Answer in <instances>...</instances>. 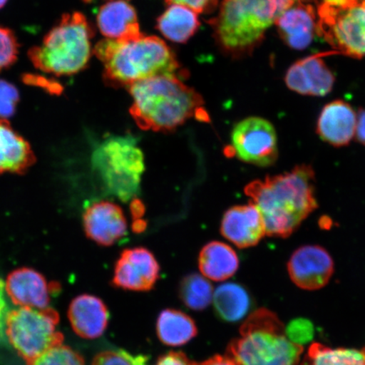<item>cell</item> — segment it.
Masks as SVG:
<instances>
[{"instance_id": "6da1fadb", "label": "cell", "mask_w": 365, "mask_h": 365, "mask_svg": "<svg viewBox=\"0 0 365 365\" xmlns=\"http://www.w3.org/2000/svg\"><path fill=\"white\" fill-rule=\"evenodd\" d=\"M314 182L312 167L302 164L246 185L245 193L262 213L267 235L287 238L318 207Z\"/></svg>"}, {"instance_id": "7a4b0ae2", "label": "cell", "mask_w": 365, "mask_h": 365, "mask_svg": "<svg viewBox=\"0 0 365 365\" xmlns=\"http://www.w3.org/2000/svg\"><path fill=\"white\" fill-rule=\"evenodd\" d=\"M132 118L140 129L170 132L191 118H208L203 98L175 76H158L130 86Z\"/></svg>"}, {"instance_id": "3957f363", "label": "cell", "mask_w": 365, "mask_h": 365, "mask_svg": "<svg viewBox=\"0 0 365 365\" xmlns=\"http://www.w3.org/2000/svg\"><path fill=\"white\" fill-rule=\"evenodd\" d=\"M103 63V81L113 88L130 86L158 76H181L179 61L168 46L155 36L125 40L105 39L93 50Z\"/></svg>"}, {"instance_id": "277c9868", "label": "cell", "mask_w": 365, "mask_h": 365, "mask_svg": "<svg viewBox=\"0 0 365 365\" xmlns=\"http://www.w3.org/2000/svg\"><path fill=\"white\" fill-rule=\"evenodd\" d=\"M298 0H223L211 21L217 43L232 58L249 56L266 31Z\"/></svg>"}, {"instance_id": "5b68a950", "label": "cell", "mask_w": 365, "mask_h": 365, "mask_svg": "<svg viewBox=\"0 0 365 365\" xmlns=\"http://www.w3.org/2000/svg\"><path fill=\"white\" fill-rule=\"evenodd\" d=\"M303 352V346L287 336L277 314L262 308L245 319L227 355L239 365H298Z\"/></svg>"}, {"instance_id": "8992f818", "label": "cell", "mask_w": 365, "mask_h": 365, "mask_svg": "<svg viewBox=\"0 0 365 365\" xmlns=\"http://www.w3.org/2000/svg\"><path fill=\"white\" fill-rule=\"evenodd\" d=\"M94 31L83 14L67 13L31 48L29 57L35 68L56 76H72L88 66Z\"/></svg>"}, {"instance_id": "52a82bcc", "label": "cell", "mask_w": 365, "mask_h": 365, "mask_svg": "<svg viewBox=\"0 0 365 365\" xmlns=\"http://www.w3.org/2000/svg\"><path fill=\"white\" fill-rule=\"evenodd\" d=\"M91 163L109 194L124 202L139 194L145 161L133 137H109L95 149Z\"/></svg>"}, {"instance_id": "ba28073f", "label": "cell", "mask_w": 365, "mask_h": 365, "mask_svg": "<svg viewBox=\"0 0 365 365\" xmlns=\"http://www.w3.org/2000/svg\"><path fill=\"white\" fill-rule=\"evenodd\" d=\"M317 33L337 53L365 57V1L321 0L317 8Z\"/></svg>"}, {"instance_id": "9c48e42d", "label": "cell", "mask_w": 365, "mask_h": 365, "mask_svg": "<svg viewBox=\"0 0 365 365\" xmlns=\"http://www.w3.org/2000/svg\"><path fill=\"white\" fill-rule=\"evenodd\" d=\"M58 314L52 309L20 307L8 314L6 335L27 362L63 342L58 331Z\"/></svg>"}, {"instance_id": "30bf717a", "label": "cell", "mask_w": 365, "mask_h": 365, "mask_svg": "<svg viewBox=\"0 0 365 365\" xmlns=\"http://www.w3.org/2000/svg\"><path fill=\"white\" fill-rule=\"evenodd\" d=\"M232 148L241 161L269 167L278 158L277 137L271 122L261 117L245 118L232 132Z\"/></svg>"}, {"instance_id": "8fae6325", "label": "cell", "mask_w": 365, "mask_h": 365, "mask_svg": "<svg viewBox=\"0 0 365 365\" xmlns=\"http://www.w3.org/2000/svg\"><path fill=\"white\" fill-rule=\"evenodd\" d=\"M287 272L292 282L299 289L318 290L329 282L334 272V262L322 246L304 245L291 255Z\"/></svg>"}, {"instance_id": "7c38bea8", "label": "cell", "mask_w": 365, "mask_h": 365, "mask_svg": "<svg viewBox=\"0 0 365 365\" xmlns=\"http://www.w3.org/2000/svg\"><path fill=\"white\" fill-rule=\"evenodd\" d=\"M159 273V264L150 250L127 249L116 262L112 284L123 290L147 292L156 284Z\"/></svg>"}, {"instance_id": "4fadbf2b", "label": "cell", "mask_w": 365, "mask_h": 365, "mask_svg": "<svg viewBox=\"0 0 365 365\" xmlns=\"http://www.w3.org/2000/svg\"><path fill=\"white\" fill-rule=\"evenodd\" d=\"M332 54L337 53H319L293 63L285 76L287 88L296 93L312 97H324L330 93L335 76L324 58Z\"/></svg>"}, {"instance_id": "5bb4252c", "label": "cell", "mask_w": 365, "mask_h": 365, "mask_svg": "<svg viewBox=\"0 0 365 365\" xmlns=\"http://www.w3.org/2000/svg\"><path fill=\"white\" fill-rule=\"evenodd\" d=\"M86 236L103 246L115 244L126 235L127 221L118 205L110 202L91 204L83 214Z\"/></svg>"}, {"instance_id": "9a60e30c", "label": "cell", "mask_w": 365, "mask_h": 365, "mask_svg": "<svg viewBox=\"0 0 365 365\" xmlns=\"http://www.w3.org/2000/svg\"><path fill=\"white\" fill-rule=\"evenodd\" d=\"M221 232L237 247L245 249L257 245L266 235V228L262 213L250 202L227 210L222 218Z\"/></svg>"}, {"instance_id": "2e32d148", "label": "cell", "mask_w": 365, "mask_h": 365, "mask_svg": "<svg viewBox=\"0 0 365 365\" xmlns=\"http://www.w3.org/2000/svg\"><path fill=\"white\" fill-rule=\"evenodd\" d=\"M6 287L14 304L36 309L48 308L50 295L59 290L58 284H48L42 274L26 267L9 274Z\"/></svg>"}, {"instance_id": "e0dca14e", "label": "cell", "mask_w": 365, "mask_h": 365, "mask_svg": "<svg viewBox=\"0 0 365 365\" xmlns=\"http://www.w3.org/2000/svg\"><path fill=\"white\" fill-rule=\"evenodd\" d=\"M357 114L348 103L335 100L319 113L317 132L321 139L333 147L349 145L355 136Z\"/></svg>"}, {"instance_id": "ac0fdd59", "label": "cell", "mask_w": 365, "mask_h": 365, "mask_svg": "<svg viewBox=\"0 0 365 365\" xmlns=\"http://www.w3.org/2000/svg\"><path fill=\"white\" fill-rule=\"evenodd\" d=\"M275 25L289 47L303 50L317 33V15L312 4L298 1L282 14Z\"/></svg>"}, {"instance_id": "d6986e66", "label": "cell", "mask_w": 365, "mask_h": 365, "mask_svg": "<svg viewBox=\"0 0 365 365\" xmlns=\"http://www.w3.org/2000/svg\"><path fill=\"white\" fill-rule=\"evenodd\" d=\"M73 330L86 339L101 336L108 325V310L101 299L83 294L72 301L68 312Z\"/></svg>"}, {"instance_id": "ffe728a7", "label": "cell", "mask_w": 365, "mask_h": 365, "mask_svg": "<svg viewBox=\"0 0 365 365\" xmlns=\"http://www.w3.org/2000/svg\"><path fill=\"white\" fill-rule=\"evenodd\" d=\"M98 26L108 39L125 40L141 35L135 8L125 0H111L100 8Z\"/></svg>"}, {"instance_id": "44dd1931", "label": "cell", "mask_w": 365, "mask_h": 365, "mask_svg": "<svg viewBox=\"0 0 365 365\" xmlns=\"http://www.w3.org/2000/svg\"><path fill=\"white\" fill-rule=\"evenodd\" d=\"M34 163L35 155L29 143L7 120L0 118V173H23Z\"/></svg>"}, {"instance_id": "7402d4cb", "label": "cell", "mask_w": 365, "mask_h": 365, "mask_svg": "<svg viewBox=\"0 0 365 365\" xmlns=\"http://www.w3.org/2000/svg\"><path fill=\"white\" fill-rule=\"evenodd\" d=\"M239 267L238 255L230 245L222 242H210L200 251V271L210 280L225 281L235 275Z\"/></svg>"}, {"instance_id": "603a6c76", "label": "cell", "mask_w": 365, "mask_h": 365, "mask_svg": "<svg viewBox=\"0 0 365 365\" xmlns=\"http://www.w3.org/2000/svg\"><path fill=\"white\" fill-rule=\"evenodd\" d=\"M200 26L197 13L190 8L170 4L157 21V29L165 38L175 43H185Z\"/></svg>"}, {"instance_id": "cb8c5ba5", "label": "cell", "mask_w": 365, "mask_h": 365, "mask_svg": "<svg viewBox=\"0 0 365 365\" xmlns=\"http://www.w3.org/2000/svg\"><path fill=\"white\" fill-rule=\"evenodd\" d=\"M197 331L194 319L180 310L164 309L158 318L157 335L164 345H185L195 339Z\"/></svg>"}, {"instance_id": "d4e9b609", "label": "cell", "mask_w": 365, "mask_h": 365, "mask_svg": "<svg viewBox=\"0 0 365 365\" xmlns=\"http://www.w3.org/2000/svg\"><path fill=\"white\" fill-rule=\"evenodd\" d=\"M212 302L217 317L227 322L240 321L251 307L248 292L232 282L219 286L214 291Z\"/></svg>"}, {"instance_id": "484cf974", "label": "cell", "mask_w": 365, "mask_h": 365, "mask_svg": "<svg viewBox=\"0 0 365 365\" xmlns=\"http://www.w3.org/2000/svg\"><path fill=\"white\" fill-rule=\"evenodd\" d=\"M301 365H365L362 351L331 349L314 342L309 346Z\"/></svg>"}, {"instance_id": "4316f807", "label": "cell", "mask_w": 365, "mask_h": 365, "mask_svg": "<svg viewBox=\"0 0 365 365\" xmlns=\"http://www.w3.org/2000/svg\"><path fill=\"white\" fill-rule=\"evenodd\" d=\"M180 298L187 308L202 312L212 302L213 287L207 278L192 273L182 278L179 289Z\"/></svg>"}, {"instance_id": "83f0119b", "label": "cell", "mask_w": 365, "mask_h": 365, "mask_svg": "<svg viewBox=\"0 0 365 365\" xmlns=\"http://www.w3.org/2000/svg\"><path fill=\"white\" fill-rule=\"evenodd\" d=\"M27 365H85V363L78 353L61 344L30 360Z\"/></svg>"}, {"instance_id": "f1b7e54d", "label": "cell", "mask_w": 365, "mask_h": 365, "mask_svg": "<svg viewBox=\"0 0 365 365\" xmlns=\"http://www.w3.org/2000/svg\"><path fill=\"white\" fill-rule=\"evenodd\" d=\"M144 355H132L124 350H108L96 356L91 365H148Z\"/></svg>"}, {"instance_id": "f546056e", "label": "cell", "mask_w": 365, "mask_h": 365, "mask_svg": "<svg viewBox=\"0 0 365 365\" xmlns=\"http://www.w3.org/2000/svg\"><path fill=\"white\" fill-rule=\"evenodd\" d=\"M18 48L19 44L13 31L0 26V72L11 67L16 61Z\"/></svg>"}, {"instance_id": "4dcf8cb0", "label": "cell", "mask_w": 365, "mask_h": 365, "mask_svg": "<svg viewBox=\"0 0 365 365\" xmlns=\"http://www.w3.org/2000/svg\"><path fill=\"white\" fill-rule=\"evenodd\" d=\"M20 94L15 86L0 80V118L7 120L16 113Z\"/></svg>"}, {"instance_id": "1f68e13d", "label": "cell", "mask_w": 365, "mask_h": 365, "mask_svg": "<svg viewBox=\"0 0 365 365\" xmlns=\"http://www.w3.org/2000/svg\"><path fill=\"white\" fill-rule=\"evenodd\" d=\"M168 4H180L196 13H209L215 10L218 0H165Z\"/></svg>"}, {"instance_id": "d6a6232c", "label": "cell", "mask_w": 365, "mask_h": 365, "mask_svg": "<svg viewBox=\"0 0 365 365\" xmlns=\"http://www.w3.org/2000/svg\"><path fill=\"white\" fill-rule=\"evenodd\" d=\"M191 363L185 354L170 352L161 356L155 365H191Z\"/></svg>"}, {"instance_id": "836d02e7", "label": "cell", "mask_w": 365, "mask_h": 365, "mask_svg": "<svg viewBox=\"0 0 365 365\" xmlns=\"http://www.w3.org/2000/svg\"><path fill=\"white\" fill-rule=\"evenodd\" d=\"M191 365H239L230 356L215 355L202 362H192Z\"/></svg>"}, {"instance_id": "e575fe53", "label": "cell", "mask_w": 365, "mask_h": 365, "mask_svg": "<svg viewBox=\"0 0 365 365\" xmlns=\"http://www.w3.org/2000/svg\"><path fill=\"white\" fill-rule=\"evenodd\" d=\"M355 136L359 143L365 147V109L364 108L360 109L357 115Z\"/></svg>"}, {"instance_id": "d590c367", "label": "cell", "mask_w": 365, "mask_h": 365, "mask_svg": "<svg viewBox=\"0 0 365 365\" xmlns=\"http://www.w3.org/2000/svg\"><path fill=\"white\" fill-rule=\"evenodd\" d=\"M8 0H0V9H2L4 6H6Z\"/></svg>"}, {"instance_id": "8d00e7d4", "label": "cell", "mask_w": 365, "mask_h": 365, "mask_svg": "<svg viewBox=\"0 0 365 365\" xmlns=\"http://www.w3.org/2000/svg\"><path fill=\"white\" fill-rule=\"evenodd\" d=\"M298 1L308 4V2L312 1V0H298Z\"/></svg>"}, {"instance_id": "74e56055", "label": "cell", "mask_w": 365, "mask_h": 365, "mask_svg": "<svg viewBox=\"0 0 365 365\" xmlns=\"http://www.w3.org/2000/svg\"><path fill=\"white\" fill-rule=\"evenodd\" d=\"M362 353H363V354L364 355V357H365V348L362 350Z\"/></svg>"}, {"instance_id": "f35d334b", "label": "cell", "mask_w": 365, "mask_h": 365, "mask_svg": "<svg viewBox=\"0 0 365 365\" xmlns=\"http://www.w3.org/2000/svg\"><path fill=\"white\" fill-rule=\"evenodd\" d=\"M363 1H365V0H363Z\"/></svg>"}]
</instances>
